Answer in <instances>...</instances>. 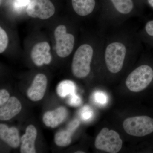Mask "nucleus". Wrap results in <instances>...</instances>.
<instances>
[{
	"label": "nucleus",
	"instance_id": "nucleus-10",
	"mask_svg": "<svg viewBox=\"0 0 153 153\" xmlns=\"http://www.w3.org/2000/svg\"><path fill=\"white\" fill-rule=\"evenodd\" d=\"M68 113L65 107H59L57 108L45 113L43 117V121L48 127L55 128L65 120Z\"/></svg>",
	"mask_w": 153,
	"mask_h": 153
},
{
	"label": "nucleus",
	"instance_id": "nucleus-24",
	"mask_svg": "<svg viewBox=\"0 0 153 153\" xmlns=\"http://www.w3.org/2000/svg\"><path fill=\"white\" fill-rule=\"evenodd\" d=\"M148 2L149 4L153 8V0H148Z\"/></svg>",
	"mask_w": 153,
	"mask_h": 153
},
{
	"label": "nucleus",
	"instance_id": "nucleus-11",
	"mask_svg": "<svg viewBox=\"0 0 153 153\" xmlns=\"http://www.w3.org/2000/svg\"><path fill=\"white\" fill-rule=\"evenodd\" d=\"M22 105L20 101L15 97H10L7 101L1 106L0 120H9L20 113Z\"/></svg>",
	"mask_w": 153,
	"mask_h": 153
},
{
	"label": "nucleus",
	"instance_id": "nucleus-23",
	"mask_svg": "<svg viewBox=\"0 0 153 153\" xmlns=\"http://www.w3.org/2000/svg\"><path fill=\"white\" fill-rule=\"evenodd\" d=\"M145 30L149 36H153V20L146 23L145 26Z\"/></svg>",
	"mask_w": 153,
	"mask_h": 153
},
{
	"label": "nucleus",
	"instance_id": "nucleus-17",
	"mask_svg": "<svg viewBox=\"0 0 153 153\" xmlns=\"http://www.w3.org/2000/svg\"><path fill=\"white\" fill-rule=\"evenodd\" d=\"M115 8L120 13L128 14L132 10V0H111Z\"/></svg>",
	"mask_w": 153,
	"mask_h": 153
},
{
	"label": "nucleus",
	"instance_id": "nucleus-5",
	"mask_svg": "<svg viewBox=\"0 0 153 153\" xmlns=\"http://www.w3.org/2000/svg\"><path fill=\"white\" fill-rule=\"evenodd\" d=\"M123 141L118 133L104 128L97 135L94 142L97 149L107 152L117 153L121 149Z\"/></svg>",
	"mask_w": 153,
	"mask_h": 153
},
{
	"label": "nucleus",
	"instance_id": "nucleus-19",
	"mask_svg": "<svg viewBox=\"0 0 153 153\" xmlns=\"http://www.w3.org/2000/svg\"><path fill=\"white\" fill-rule=\"evenodd\" d=\"M81 98L75 93L70 95L68 101V104L72 106H78L81 104Z\"/></svg>",
	"mask_w": 153,
	"mask_h": 153
},
{
	"label": "nucleus",
	"instance_id": "nucleus-22",
	"mask_svg": "<svg viewBox=\"0 0 153 153\" xmlns=\"http://www.w3.org/2000/svg\"><path fill=\"white\" fill-rule=\"evenodd\" d=\"M92 115H93V113L89 108L87 106L84 107V108H83L82 113H81V117L82 119L84 120H88L91 117Z\"/></svg>",
	"mask_w": 153,
	"mask_h": 153
},
{
	"label": "nucleus",
	"instance_id": "nucleus-15",
	"mask_svg": "<svg viewBox=\"0 0 153 153\" xmlns=\"http://www.w3.org/2000/svg\"><path fill=\"white\" fill-rule=\"evenodd\" d=\"M74 12L80 16L91 13L95 6V0H71Z\"/></svg>",
	"mask_w": 153,
	"mask_h": 153
},
{
	"label": "nucleus",
	"instance_id": "nucleus-14",
	"mask_svg": "<svg viewBox=\"0 0 153 153\" xmlns=\"http://www.w3.org/2000/svg\"><path fill=\"white\" fill-rule=\"evenodd\" d=\"M0 137L11 147L17 148L20 144L19 131L16 128H9L4 124H0Z\"/></svg>",
	"mask_w": 153,
	"mask_h": 153
},
{
	"label": "nucleus",
	"instance_id": "nucleus-20",
	"mask_svg": "<svg viewBox=\"0 0 153 153\" xmlns=\"http://www.w3.org/2000/svg\"><path fill=\"white\" fill-rule=\"evenodd\" d=\"M10 94L5 89L0 91V105L1 106L6 103L10 99Z\"/></svg>",
	"mask_w": 153,
	"mask_h": 153
},
{
	"label": "nucleus",
	"instance_id": "nucleus-8",
	"mask_svg": "<svg viewBox=\"0 0 153 153\" xmlns=\"http://www.w3.org/2000/svg\"><path fill=\"white\" fill-rule=\"evenodd\" d=\"M50 49V45L46 41L39 42L33 47L31 57L36 66H41L51 63L52 57Z\"/></svg>",
	"mask_w": 153,
	"mask_h": 153
},
{
	"label": "nucleus",
	"instance_id": "nucleus-4",
	"mask_svg": "<svg viewBox=\"0 0 153 153\" xmlns=\"http://www.w3.org/2000/svg\"><path fill=\"white\" fill-rule=\"evenodd\" d=\"M123 127L130 135L145 136L153 132V119L147 116L128 118L124 121Z\"/></svg>",
	"mask_w": 153,
	"mask_h": 153
},
{
	"label": "nucleus",
	"instance_id": "nucleus-26",
	"mask_svg": "<svg viewBox=\"0 0 153 153\" xmlns=\"http://www.w3.org/2000/svg\"><path fill=\"white\" fill-rule=\"evenodd\" d=\"M1 1H2V0H1Z\"/></svg>",
	"mask_w": 153,
	"mask_h": 153
},
{
	"label": "nucleus",
	"instance_id": "nucleus-21",
	"mask_svg": "<svg viewBox=\"0 0 153 153\" xmlns=\"http://www.w3.org/2000/svg\"><path fill=\"white\" fill-rule=\"evenodd\" d=\"M96 101L100 104H103L106 103L107 97L104 93L97 92L95 94L94 96Z\"/></svg>",
	"mask_w": 153,
	"mask_h": 153
},
{
	"label": "nucleus",
	"instance_id": "nucleus-9",
	"mask_svg": "<svg viewBox=\"0 0 153 153\" xmlns=\"http://www.w3.org/2000/svg\"><path fill=\"white\" fill-rule=\"evenodd\" d=\"M47 83V76L44 74H37L34 77L32 85L27 91L28 97L33 101H38L44 97Z\"/></svg>",
	"mask_w": 153,
	"mask_h": 153
},
{
	"label": "nucleus",
	"instance_id": "nucleus-12",
	"mask_svg": "<svg viewBox=\"0 0 153 153\" xmlns=\"http://www.w3.org/2000/svg\"><path fill=\"white\" fill-rule=\"evenodd\" d=\"M37 136L36 127L30 125L26 128V132L21 138V153H36L35 143Z\"/></svg>",
	"mask_w": 153,
	"mask_h": 153
},
{
	"label": "nucleus",
	"instance_id": "nucleus-6",
	"mask_svg": "<svg viewBox=\"0 0 153 153\" xmlns=\"http://www.w3.org/2000/svg\"><path fill=\"white\" fill-rule=\"evenodd\" d=\"M54 36L57 55L61 58L68 57L74 49L75 43L74 36L67 33L65 25H60L55 29Z\"/></svg>",
	"mask_w": 153,
	"mask_h": 153
},
{
	"label": "nucleus",
	"instance_id": "nucleus-18",
	"mask_svg": "<svg viewBox=\"0 0 153 153\" xmlns=\"http://www.w3.org/2000/svg\"><path fill=\"white\" fill-rule=\"evenodd\" d=\"M9 44L7 34L1 27H0V53L2 54L5 51Z\"/></svg>",
	"mask_w": 153,
	"mask_h": 153
},
{
	"label": "nucleus",
	"instance_id": "nucleus-3",
	"mask_svg": "<svg viewBox=\"0 0 153 153\" xmlns=\"http://www.w3.org/2000/svg\"><path fill=\"white\" fill-rule=\"evenodd\" d=\"M126 54V48L122 43L114 42L107 46L105 52V60L110 72L115 74L121 70Z\"/></svg>",
	"mask_w": 153,
	"mask_h": 153
},
{
	"label": "nucleus",
	"instance_id": "nucleus-16",
	"mask_svg": "<svg viewBox=\"0 0 153 153\" xmlns=\"http://www.w3.org/2000/svg\"><path fill=\"white\" fill-rule=\"evenodd\" d=\"M76 86L71 80H65L60 82L56 88V92L60 97L64 98L67 96L75 93Z\"/></svg>",
	"mask_w": 153,
	"mask_h": 153
},
{
	"label": "nucleus",
	"instance_id": "nucleus-13",
	"mask_svg": "<svg viewBox=\"0 0 153 153\" xmlns=\"http://www.w3.org/2000/svg\"><path fill=\"white\" fill-rule=\"evenodd\" d=\"M79 125V121L75 119L68 124L66 129L57 132L55 136V144L60 147H66L70 145L72 134Z\"/></svg>",
	"mask_w": 153,
	"mask_h": 153
},
{
	"label": "nucleus",
	"instance_id": "nucleus-25",
	"mask_svg": "<svg viewBox=\"0 0 153 153\" xmlns=\"http://www.w3.org/2000/svg\"><path fill=\"white\" fill-rule=\"evenodd\" d=\"M75 153H85L84 152H82V151H77V152H75Z\"/></svg>",
	"mask_w": 153,
	"mask_h": 153
},
{
	"label": "nucleus",
	"instance_id": "nucleus-1",
	"mask_svg": "<svg viewBox=\"0 0 153 153\" xmlns=\"http://www.w3.org/2000/svg\"><path fill=\"white\" fill-rule=\"evenodd\" d=\"M93 54V48L88 44H82L76 49L71 64L72 74L75 77L85 78L89 74Z\"/></svg>",
	"mask_w": 153,
	"mask_h": 153
},
{
	"label": "nucleus",
	"instance_id": "nucleus-7",
	"mask_svg": "<svg viewBox=\"0 0 153 153\" xmlns=\"http://www.w3.org/2000/svg\"><path fill=\"white\" fill-rule=\"evenodd\" d=\"M26 12L32 18L47 20L55 14V8L50 0H31Z\"/></svg>",
	"mask_w": 153,
	"mask_h": 153
},
{
	"label": "nucleus",
	"instance_id": "nucleus-2",
	"mask_svg": "<svg viewBox=\"0 0 153 153\" xmlns=\"http://www.w3.org/2000/svg\"><path fill=\"white\" fill-rule=\"evenodd\" d=\"M153 79V70L146 65H142L129 74L126 85L129 90L138 92L143 90L149 85Z\"/></svg>",
	"mask_w": 153,
	"mask_h": 153
}]
</instances>
